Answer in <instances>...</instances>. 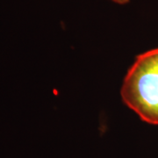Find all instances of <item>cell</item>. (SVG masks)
I'll return each instance as SVG.
<instances>
[{
	"mask_svg": "<svg viewBox=\"0 0 158 158\" xmlns=\"http://www.w3.org/2000/svg\"><path fill=\"white\" fill-rule=\"evenodd\" d=\"M120 96L142 121L158 126V48L136 57L125 76Z\"/></svg>",
	"mask_w": 158,
	"mask_h": 158,
	"instance_id": "obj_1",
	"label": "cell"
},
{
	"mask_svg": "<svg viewBox=\"0 0 158 158\" xmlns=\"http://www.w3.org/2000/svg\"><path fill=\"white\" fill-rule=\"evenodd\" d=\"M112 2L117 4V5H120V6H123V5H127L129 3L130 0H111Z\"/></svg>",
	"mask_w": 158,
	"mask_h": 158,
	"instance_id": "obj_2",
	"label": "cell"
}]
</instances>
